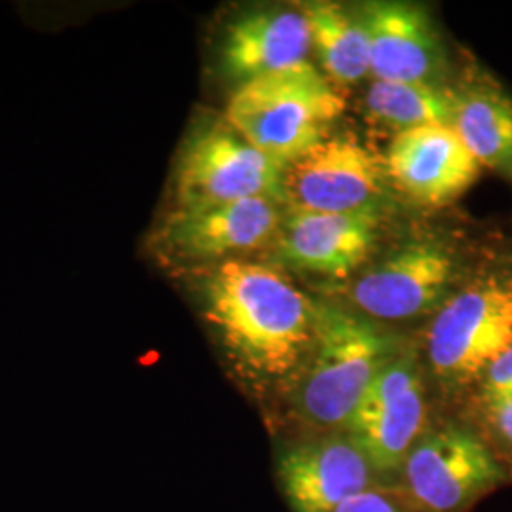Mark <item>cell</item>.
I'll list each match as a JSON object with an SVG mask.
<instances>
[{
  "label": "cell",
  "instance_id": "3",
  "mask_svg": "<svg viewBox=\"0 0 512 512\" xmlns=\"http://www.w3.org/2000/svg\"><path fill=\"white\" fill-rule=\"evenodd\" d=\"M346 109L310 61L238 84L224 120L277 164L289 165L329 135Z\"/></svg>",
  "mask_w": 512,
  "mask_h": 512
},
{
  "label": "cell",
  "instance_id": "5",
  "mask_svg": "<svg viewBox=\"0 0 512 512\" xmlns=\"http://www.w3.org/2000/svg\"><path fill=\"white\" fill-rule=\"evenodd\" d=\"M512 346V287L488 279L448 298L427 334L429 365L442 382L469 384Z\"/></svg>",
  "mask_w": 512,
  "mask_h": 512
},
{
  "label": "cell",
  "instance_id": "21",
  "mask_svg": "<svg viewBox=\"0 0 512 512\" xmlns=\"http://www.w3.org/2000/svg\"><path fill=\"white\" fill-rule=\"evenodd\" d=\"M495 435L512 450V395L484 401Z\"/></svg>",
  "mask_w": 512,
  "mask_h": 512
},
{
  "label": "cell",
  "instance_id": "6",
  "mask_svg": "<svg viewBox=\"0 0 512 512\" xmlns=\"http://www.w3.org/2000/svg\"><path fill=\"white\" fill-rule=\"evenodd\" d=\"M283 203L255 198L205 207H173L150 236L165 264L205 268L264 247L275 238Z\"/></svg>",
  "mask_w": 512,
  "mask_h": 512
},
{
  "label": "cell",
  "instance_id": "17",
  "mask_svg": "<svg viewBox=\"0 0 512 512\" xmlns=\"http://www.w3.org/2000/svg\"><path fill=\"white\" fill-rule=\"evenodd\" d=\"M302 12L308 19L311 48L334 82L349 86L370 74V46L361 16L327 2L308 4Z\"/></svg>",
  "mask_w": 512,
  "mask_h": 512
},
{
  "label": "cell",
  "instance_id": "7",
  "mask_svg": "<svg viewBox=\"0 0 512 512\" xmlns=\"http://www.w3.org/2000/svg\"><path fill=\"white\" fill-rule=\"evenodd\" d=\"M387 184L384 158L353 135H327L285 165L281 203L285 209L310 213L380 209Z\"/></svg>",
  "mask_w": 512,
  "mask_h": 512
},
{
  "label": "cell",
  "instance_id": "9",
  "mask_svg": "<svg viewBox=\"0 0 512 512\" xmlns=\"http://www.w3.org/2000/svg\"><path fill=\"white\" fill-rule=\"evenodd\" d=\"M425 399L420 370L410 355L393 359L366 389L344 429L376 473H393L420 442Z\"/></svg>",
  "mask_w": 512,
  "mask_h": 512
},
{
  "label": "cell",
  "instance_id": "12",
  "mask_svg": "<svg viewBox=\"0 0 512 512\" xmlns=\"http://www.w3.org/2000/svg\"><path fill=\"white\" fill-rule=\"evenodd\" d=\"M277 476L291 511L336 512L372 490L376 469L349 437H325L283 452Z\"/></svg>",
  "mask_w": 512,
  "mask_h": 512
},
{
  "label": "cell",
  "instance_id": "4",
  "mask_svg": "<svg viewBox=\"0 0 512 512\" xmlns=\"http://www.w3.org/2000/svg\"><path fill=\"white\" fill-rule=\"evenodd\" d=\"M285 165L245 141L224 118L188 131L173 171V207L268 198L281 203Z\"/></svg>",
  "mask_w": 512,
  "mask_h": 512
},
{
  "label": "cell",
  "instance_id": "10",
  "mask_svg": "<svg viewBox=\"0 0 512 512\" xmlns=\"http://www.w3.org/2000/svg\"><path fill=\"white\" fill-rule=\"evenodd\" d=\"M454 274V256L442 243L410 241L361 275L349 287L348 298L366 317L414 319L439 306Z\"/></svg>",
  "mask_w": 512,
  "mask_h": 512
},
{
  "label": "cell",
  "instance_id": "2",
  "mask_svg": "<svg viewBox=\"0 0 512 512\" xmlns=\"http://www.w3.org/2000/svg\"><path fill=\"white\" fill-rule=\"evenodd\" d=\"M395 357L393 342L361 315L317 304L315 338L296 372V412L319 429L344 427Z\"/></svg>",
  "mask_w": 512,
  "mask_h": 512
},
{
  "label": "cell",
  "instance_id": "20",
  "mask_svg": "<svg viewBox=\"0 0 512 512\" xmlns=\"http://www.w3.org/2000/svg\"><path fill=\"white\" fill-rule=\"evenodd\" d=\"M336 512H406L403 503L382 490H368L346 501Z\"/></svg>",
  "mask_w": 512,
  "mask_h": 512
},
{
  "label": "cell",
  "instance_id": "1",
  "mask_svg": "<svg viewBox=\"0 0 512 512\" xmlns=\"http://www.w3.org/2000/svg\"><path fill=\"white\" fill-rule=\"evenodd\" d=\"M192 281L203 319L236 372L255 384L296 376L315 338L317 304L287 275L236 258L196 268Z\"/></svg>",
  "mask_w": 512,
  "mask_h": 512
},
{
  "label": "cell",
  "instance_id": "19",
  "mask_svg": "<svg viewBox=\"0 0 512 512\" xmlns=\"http://www.w3.org/2000/svg\"><path fill=\"white\" fill-rule=\"evenodd\" d=\"M484 401L512 395V346L482 376Z\"/></svg>",
  "mask_w": 512,
  "mask_h": 512
},
{
  "label": "cell",
  "instance_id": "13",
  "mask_svg": "<svg viewBox=\"0 0 512 512\" xmlns=\"http://www.w3.org/2000/svg\"><path fill=\"white\" fill-rule=\"evenodd\" d=\"M384 160L389 183L423 205L458 200L482 169L456 129L442 124L397 133Z\"/></svg>",
  "mask_w": 512,
  "mask_h": 512
},
{
  "label": "cell",
  "instance_id": "14",
  "mask_svg": "<svg viewBox=\"0 0 512 512\" xmlns=\"http://www.w3.org/2000/svg\"><path fill=\"white\" fill-rule=\"evenodd\" d=\"M374 80L437 86L444 69L439 31L429 14L410 2H376L363 8Z\"/></svg>",
  "mask_w": 512,
  "mask_h": 512
},
{
  "label": "cell",
  "instance_id": "8",
  "mask_svg": "<svg viewBox=\"0 0 512 512\" xmlns=\"http://www.w3.org/2000/svg\"><path fill=\"white\" fill-rule=\"evenodd\" d=\"M401 471L408 499L423 512L465 511L507 480L490 446L461 427L421 437Z\"/></svg>",
  "mask_w": 512,
  "mask_h": 512
},
{
  "label": "cell",
  "instance_id": "18",
  "mask_svg": "<svg viewBox=\"0 0 512 512\" xmlns=\"http://www.w3.org/2000/svg\"><path fill=\"white\" fill-rule=\"evenodd\" d=\"M365 103L376 122L403 133L425 126H452L456 93L429 84L374 80Z\"/></svg>",
  "mask_w": 512,
  "mask_h": 512
},
{
  "label": "cell",
  "instance_id": "15",
  "mask_svg": "<svg viewBox=\"0 0 512 512\" xmlns=\"http://www.w3.org/2000/svg\"><path fill=\"white\" fill-rule=\"evenodd\" d=\"M310 27L304 12L264 8L234 19L220 42L222 71L239 84L308 61Z\"/></svg>",
  "mask_w": 512,
  "mask_h": 512
},
{
  "label": "cell",
  "instance_id": "16",
  "mask_svg": "<svg viewBox=\"0 0 512 512\" xmlns=\"http://www.w3.org/2000/svg\"><path fill=\"white\" fill-rule=\"evenodd\" d=\"M452 128L478 160L512 181V99L494 86L456 93Z\"/></svg>",
  "mask_w": 512,
  "mask_h": 512
},
{
  "label": "cell",
  "instance_id": "11",
  "mask_svg": "<svg viewBox=\"0 0 512 512\" xmlns=\"http://www.w3.org/2000/svg\"><path fill=\"white\" fill-rule=\"evenodd\" d=\"M380 220V209L357 213L285 209L274 238L275 251L300 272L344 279L372 253Z\"/></svg>",
  "mask_w": 512,
  "mask_h": 512
}]
</instances>
